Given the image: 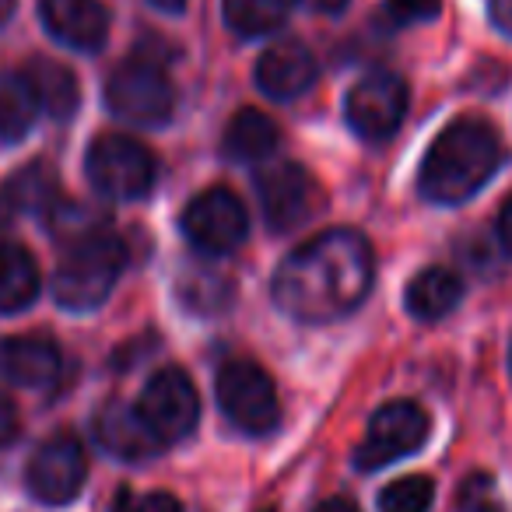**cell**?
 <instances>
[{"label":"cell","mask_w":512,"mask_h":512,"mask_svg":"<svg viewBox=\"0 0 512 512\" xmlns=\"http://www.w3.org/2000/svg\"><path fill=\"white\" fill-rule=\"evenodd\" d=\"M372 246L355 228H330L302 242L274 274V302L292 320L330 323L362 306L372 288Z\"/></svg>","instance_id":"6da1fadb"},{"label":"cell","mask_w":512,"mask_h":512,"mask_svg":"<svg viewBox=\"0 0 512 512\" xmlns=\"http://www.w3.org/2000/svg\"><path fill=\"white\" fill-rule=\"evenodd\" d=\"M502 165V141L484 120H456L432 141L421 165V193L432 204H463Z\"/></svg>","instance_id":"7a4b0ae2"},{"label":"cell","mask_w":512,"mask_h":512,"mask_svg":"<svg viewBox=\"0 0 512 512\" xmlns=\"http://www.w3.org/2000/svg\"><path fill=\"white\" fill-rule=\"evenodd\" d=\"M123 264H127V246L120 235L106 228L67 242L64 264L57 267V281H53L57 302L67 309H95L120 281Z\"/></svg>","instance_id":"3957f363"},{"label":"cell","mask_w":512,"mask_h":512,"mask_svg":"<svg viewBox=\"0 0 512 512\" xmlns=\"http://www.w3.org/2000/svg\"><path fill=\"white\" fill-rule=\"evenodd\" d=\"M106 106L109 113L137 127H162L176 109V88L155 60L134 57L109 74Z\"/></svg>","instance_id":"277c9868"},{"label":"cell","mask_w":512,"mask_h":512,"mask_svg":"<svg viewBox=\"0 0 512 512\" xmlns=\"http://www.w3.org/2000/svg\"><path fill=\"white\" fill-rule=\"evenodd\" d=\"M85 172L95 190L106 197L137 200L155 186V155L134 137L102 134L88 148Z\"/></svg>","instance_id":"5b68a950"},{"label":"cell","mask_w":512,"mask_h":512,"mask_svg":"<svg viewBox=\"0 0 512 512\" xmlns=\"http://www.w3.org/2000/svg\"><path fill=\"white\" fill-rule=\"evenodd\" d=\"M218 404L235 428L264 435L278 425L281 407L271 376L253 362H228L218 372Z\"/></svg>","instance_id":"8992f818"},{"label":"cell","mask_w":512,"mask_h":512,"mask_svg":"<svg viewBox=\"0 0 512 512\" xmlns=\"http://www.w3.org/2000/svg\"><path fill=\"white\" fill-rule=\"evenodd\" d=\"M428 439V414L414 400L383 404L369 421L362 446L355 449L358 470H379L393 460H404Z\"/></svg>","instance_id":"52a82bcc"},{"label":"cell","mask_w":512,"mask_h":512,"mask_svg":"<svg viewBox=\"0 0 512 512\" xmlns=\"http://www.w3.org/2000/svg\"><path fill=\"white\" fill-rule=\"evenodd\" d=\"M183 232L200 253L225 256L246 242L249 218L242 200L225 186H211L200 197L190 200V207L183 211Z\"/></svg>","instance_id":"ba28073f"},{"label":"cell","mask_w":512,"mask_h":512,"mask_svg":"<svg viewBox=\"0 0 512 512\" xmlns=\"http://www.w3.org/2000/svg\"><path fill=\"white\" fill-rule=\"evenodd\" d=\"M137 411L144 414L151 432L169 446L193 432L200 418V397L183 369H162L148 379L141 400H137Z\"/></svg>","instance_id":"9c48e42d"},{"label":"cell","mask_w":512,"mask_h":512,"mask_svg":"<svg viewBox=\"0 0 512 512\" xmlns=\"http://www.w3.org/2000/svg\"><path fill=\"white\" fill-rule=\"evenodd\" d=\"M256 193H260L264 218L274 232H292V228L306 225L320 211L316 179L295 162H281L260 172L256 176Z\"/></svg>","instance_id":"30bf717a"},{"label":"cell","mask_w":512,"mask_h":512,"mask_svg":"<svg viewBox=\"0 0 512 512\" xmlns=\"http://www.w3.org/2000/svg\"><path fill=\"white\" fill-rule=\"evenodd\" d=\"M348 123L355 134L369 137V141H386L397 134L407 113V85L404 78L390 71H372L348 92Z\"/></svg>","instance_id":"8fae6325"},{"label":"cell","mask_w":512,"mask_h":512,"mask_svg":"<svg viewBox=\"0 0 512 512\" xmlns=\"http://www.w3.org/2000/svg\"><path fill=\"white\" fill-rule=\"evenodd\" d=\"M88 477L85 446L74 435H53L36 449L29 463V491L46 505H64L81 491Z\"/></svg>","instance_id":"7c38bea8"},{"label":"cell","mask_w":512,"mask_h":512,"mask_svg":"<svg viewBox=\"0 0 512 512\" xmlns=\"http://www.w3.org/2000/svg\"><path fill=\"white\" fill-rule=\"evenodd\" d=\"M256 85L260 92L271 95L278 102L299 99L302 92H309L316 81V60L299 39H285V43L271 46L264 57L256 60Z\"/></svg>","instance_id":"4fadbf2b"},{"label":"cell","mask_w":512,"mask_h":512,"mask_svg":"<svg viewBox=\"0 0 512 512\" xmlns=\"http://www.w3.org/2000/svg\"><path fill=\"white\" fill-rule=\"evenodd\" d=\"M95 435L99 442L120 460H151L165 449V442L151 432V425L144 421V414L137 411V404H123V400H113L99 411L95 418Z\"/></svg>","instance_id":"5bb4252c"},{"label":"cell","mask_w":512,"mask_h":512,"mask_svg":"<svg viewBox=\"0 0 512 512\" xmlns=\"http://www.w3.org/2000/svg\"><path fill=\"white\" fill-rule=\"evenodd\" d=\"M43 25L71 50H99L109 36V11L99 0H43Z\"/></svg>","instance_id":"9a60e30c"},{"label":"cell","mask_w":512,"mask_h":512,"mask_svg":"<svg viewBox=\"0 0 512 512\" xmlns=\"http://www.w3.org/2000/svg\"><path fill=\"white\" fill-rule=\"evenodd\" d=\"M60 348L43 334L8 337L0 344V376L18 386H53L60 379Z\"/></svg>","instance_id":"2e32d148"},{"label":"cell","mask_w":512,"mask_h":512,"mask_svg":"<svg viewBox=\"0 0 512 512\" xmlns=\"http://www.w3.org/2000/svg\"><path fill=\"white\" fill-rule=\"evenodd\" d=\"M25 78H29L32 92H36L39 109H46L53 120H71L78 113V102H81L78 78L64 64H57L50 57H36L25 67Z\"/></svg>","instance_id":"e0dca14e"},{"label":"cell","mask_w":512,"mask_h":512,"mask_svg":"<svg viewBox=\"0 0 512 512\" xmlns=\"http://www.w3.org/2000/svg\"><path fill=\"white\" fill-rule=\"evenodd\" d=\"M221 148L232 162H264L278 148V123L260 109H239L228 120Z\"/></svg>","instance_id":"ac0fdd59"},{"label":"cell","mask_w":512,"mask_h":512,"mask_svg":"<svg viewBox=\"0 0 512 512\" xmlns=\"http://www.w3.org/2000/svg\"><path fill=\"white\" fill-rule=\"evenodd\" d=\"M463 295V281L449 267H428L418 278L407 285V309H411L418 320L435 323L446 313H453L456 302Z\"/></svg>","instance_id":"d6986e66"},{"label":"cell","mask_w":512,"mask_h":512,"mask_svg":"<svg viewBox=\"0 0 512 512\" xmlns=\"http://www.w3.org/2000/svg\"><path fill=\"white\" fill-rule=\"evenodd\" d=\"M39 295V267L36 256L25 246H0V313H18L32 306Z\"/></svg>","instance_id":"ffe728a7"},{"label":"cell","mask_w":512,"mask_h":512,"mask_svg":"<svg viewBox=\"0 0 512 512\" xmlns=\"http://www.w3.org/2000/svg\"><path fill=\"white\" fill-rule=\"evenodd\" d=\"M39 113V99L32 92L25 71H0V137L22 141Z\"/></svg>","instance_id":"44dd1931"},{"label":"cell","mask_w":512,"mask_h":512,"mask_svg":"<svg viewBox=\"0 0 512 512\" xmlns=\"http://www.w3.org/2000/svg\"><path fill=\"white\" fill-rule=\"evenodd\" d=\"M4 197H8V204L18 207V211H50V207L57 204V176H53L50 165L36 162L8 179Z\"/></svg>","instance_id":"7402d4cb"},{"label":"cell","mask_w":512,"mask_h":512,"mask_svg":"<svg viewBox=\"0 0 512 512\" xmlns=\"http://www.w3.org/2000/svg\"><path fill=\"white\" fill-rule=\"evenodd\" d=\"M225 22L239 36H267L288 18V0H225Z\"/></svg>","instance_id":"603a6c76"},{"label":"cell","mask_w":512,"mask_h":512,"mask_svg":"<svg viewBox=\"0 0 512 512\" xmlns=\"http://www.w3.org/2000/svg\"><path fill=\"white\" fill-rule=\"evenodd\" d=\"M435 498V484L428 477H400L386 484L379 495V512H428Z\"/></svg>","instance_id":"cb8c5ba5"},{"label":"cell","mask_w":512,"mask_h":512,"mask_svg":"<svg viewBox=\"0 0 512 512\" xmlns=\"http://www.w3.org/2000/svg\"><path fill=\"white\" fill-rule=\"evenodd\" d=\"M102 221L106 218L88 211L85 204H60L57 200V204L50 207V232L64 242H78V239H85V235L99 232Z\"/></svg>","instance_id":"d4e9b609"},{"label":"cell","mask_w":512,"mask_h":512,"mask_svg":"<svg viewBox=\"0 0 512 512\" xmlns=\"http://www.w3.org/2000/svg\"><path fill=\"white\" fill-rule=\"evenodd\" d=\"M442 11V0H386L379 8V25L383 29H407V25L432 22Z\"/></svg>","instance_id":"484cf974"},{"label":"cell","mask_w":512,"mask_h":512,"mask_svg":"<svg viewBox=\"0 0 512 512\" xmlns=\"http://www.w3.org/2000/svg\"><path fill=\"white\" fill-rule=\"evenodd\" d=\"M460 512H505L502 505L495 502L491 495V477L481 474V477H470L460 491Z\"/></svg>","instance_id":"4316f807"},{"label":"cell","mask_w":512,"mask_h":512,"mask_svg":"<svg viewBox=\"0 0 512 512\" xmlns=\"http://www.w3.org/2000/svg\"><path fill=\"white\" fill-rule=\"evenodd\" d=\"M211 295L218 302H225L228 299V285H225V281L197 278V285H186L183 288V299H186V306H190V309H211V302H207Z\"/></svg>","instance_id":"83f0119b"},{"label":"cell","mask_w":512,"mask_h":512,"mask_svg":"<svg viewBox=\"0 0 512 512\" xmlns=\"http://www.w3.org/2000/svg\"><path fill=\"white\" fill-rule=\"evenodd\" d=\"M18 432V411L4 393H0V446H8Z\"/></svg>","instance_id":"f1b7e54d"},{"label":"cell","mask_w":512,"mask_h":512,"mask_svg":"<svg viewBox=\"0 0 512 512\" xmlns=\"http://www.w3.org/2000/svg\"><path fill=\"white\" fill-rule=\"evenodd\" d=\"M144 512H183V505H179V498H172L169 491H151V495L144 498Z\"/></svg>","instance_id":"f546056e"},{"label":"cell","mask_w":512,"mask_h":512,"mask_svg":"<svg viewBox=\"0 0 512 512\" xmlns=\"http://www.w3.org/2000/svg\"><path fill=\"white\" fill-rule=\"evenodd\" d=\"M113 512H144V498H137L134 488L120 484V488H116V498H113Z\"/></svg>","instance_id":"4dcf8cb0"},{"label":"cell","mask_w":512,"mask_h":512,"mask_svg":"<svg viewBox=\"0 0 512 512\" xmlns=\"http://www.w3.org/2000/svg\"><path fill=\"white\" fill-rule=\"evenodd\" d=\"M491 22L512 36V0H491Z\"/></svg>","instance_id":"1f68e13d"},{"label":"cell","mask_w":512,"mask_h":512,"mask_svg":"<svg viewBox=\"0 0 512 512\" xmlns=\"http://www.w3.org/2000/svg\"><path fill=\"white\" fill-rule=\"evenodd\" d=\"M498 235H502L505 249L512 253V197L502 204V214H498Z\"/></svg>","instance_id":"d6a6232c"},{"label":"cell","mask_w":512,"mask_h":512,"mask_svg":"<svg viewBox=\"0 0 512 512\" xmlns=\"http://www.w3.org/2000/svg\"><path fill=\"white\" fill-rule=\"evenodd\" d=\"M313 512H358V505L348 502V498H327V502H320Z\"/></svg>","instance_id":"836d02e7"},{"label":"cell","mask_w":512,"mask_h":512,"mask_svg":"<svg viewBox=\"0 0 512 512\" xmlns=\"http://www.w3.org/2000/svg\"><path fill=\"white\" fill-rule=\"evenodd\" d=\"M302 4H309V8L327 11V15H334V11H344V4H348V0H302Z\"/></svg>","instance_id":"e575fe53"},{"label":"cell","mask_w":512,"mask_h":512,"mask_svg":"<svg viewBox=\"0 0 512 512\" xmlns=\"http://www.w3.org/2000/svg\"><path fill=\"white\" fill-rule=\"evenodd\" d=\"M155 8H162V11H183L186 8V0H151Z\"/></svg>","instance_id":"d590c367"},{"label":"cell","mask_w":512,"mask_h":512,"mask_svg":"<svg viewBox=\"0 0 512 512\" xmlns=\"http://www.w3.org/2000/svg\"><path fill=\"white\" fill-rule=\"evenodd\" d=\"M8 221H11V204H8V197H0V232L8 228Z\"/></svg>","instance_id":"8d00e7d4"},{"label":"cell","mask_w":512,"mask_h":512,"mask_svg":"<svg viewBox=\"0 0 512 512\" xmlns=\"http://www.w3.org/2000/svg\"><path fill=\"white\" fill-rule=\"evenodd\" d=\"M11 15H15V0H0V25L11 22Z\"/></svg>","instance_id":"74e56055"},{"label":"cell","mask_w":512,"mask_h":512,"mask_svg":"<svg viewBox=\"0 0 512 512\" xmlns=\"http://www.w3.org/2000/svg\"><path fill=\"white\" fill-rule=\"evenodd\" d=\"M267 512H271V509H267Z\"/></svg>","instance_id":"f35d334b"}]
</instances>
